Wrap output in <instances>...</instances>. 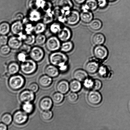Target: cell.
I'll use <instances>...</instances> for the list:
<instances>
[{"label": "cell", "mask_w": 130, "mask_h": 130, "mask_svg": "<svg viewBox=\"0 0 130 130\" xmlns=\"http://www.w3.org/2000/svg\"><path fill=\"white\" fill-rule=\"evenodd\" d=\"M49 60L51 64L59 68L67 64L68 58L65 53L57 51L51 53Z\"/></svg>", "instance_id": "cell-1"}, {"label": "cell", "mask_w": 130, "mask_h": 130, "mask_svg": "<svg viewBox=\"0 0 130 130\" xmlns=\"http://www.w3.org/2000/svg\"><path fill=\"white\" fill-rule=\"evenodd\" d=\"M25 80L21 75L15 74L12 75L9 78L8 85L12 90H17L23 87L25 85Z\"/></svg>", "instance_id": "cell-2"}, {"label": "cell", "mask_w": 130, "mask_h": 130, "mask_svg": "<svg viewBox=\"0 0 130 130\" xmlns=\"http://www.w3.org/2000/svg\"><path fill=\"white\" fill-rule=\"evenodd\" d=\"M20 66L22 72L24 74L27 75L34 73L37 68L36 62L31 58L26 59L25 61L21 63Z\"/></svg>", "instance_id": "cell-3"}, {"label": "cell", "mask_w": 130, "mask_h": 130, "mask_svg": "<svg viewBox=\"0 0 130 130\" xmlns=\"http://www.w3.org/2000/svg\"><path fill=\"white\" fill-rule=\"evenodd\" d=\"M64 17L65 22L71 26L76 25L80 20V13L76 10H71L65 11Z\"/></svg>", "instance_id": "cell-4"}, {"label": "cell", "mask_w": 130, "mask_h": 130, "mask_svg": "<svg viewBox=\"0 0 130 130\" xmlns=\"http://www.w3.org/2000/svg\"><path fill=\"white\" fill-rule=\"evenodd\" d=\"M61 41L58 37L52 36L47 39L45 43L46 47L48 51L52 52L57 51L60 50Z\"/></svg>", "instance_id": "cell-5"}, {"label": "cell", "mask_w": 130, "mask_h": 130, "mask_svg": "<svg viewBox=\"0 0 130 130\" xmlns=\"http://www.w3.org/2000/svg\"><path fill=\"white\" fill-rule=\"evenodd\" d=\"M30 58L36 62H40L45 56V52L42 48L39 46H35L32 48L29 53Z\"/></svg>", "instance_id": "cell-6"}, {"label": "cell", "mask_w": 130, "mask_h": 130, "mask_svg": "<svg viewBox=\"0 0 130 130\" xmlns=\"http://www.w3.org/2000/svg\"><path fill=\"white\" fill-rule=\"evenodd\" d=\"M94 56L97 59L104 60L107 58L109 52L106 47L103 45H96L93 50Z\"/></svg>", "instance_id": "cell-7"}, {"label": "cell", "mask_w": 130, "mask_h": 130, "mask_svg": "<svg viewBox=\"0 0 130 130\" xmlns=\"http://www.w3.org/2000/svg\"><path fill=\"white\" fill-rule=\"evenodd\" d=\"M13 121L18 125H22L25 124L28 121V117L23 111L18 110L14 113L12 116Z\"/></svg>", "instance_id": "cell-8"}, {"label": "cell", "mask_w": 130, "mask_h": 130, "mask_svg": "<svg viewBox=\"0 0 130 130\" xmlns=\"http://www.w3.org/2000/svg\"><path fill=\"white\" fill-rule=\"evenodd\" d=\"M23 44L22 39L20 37L14 36L9 38L7 45L11 49L14 50L20 49Z\"/></svg>", "instance_id": "cell-9"}, {"label": "cell", "mask_w": 130, "mask_h": 130, "mask_svg": "<svg viewBox=\"0 0 130 130\" xmlns=\"http://www.w3.org/2000/svg\"><path fill=\"white\" fill-rule=\"evenodd\" d=\"M87 99L90 104L97 105L101 103L102 97L101 94L97 90H92L89 93Z\"/></svg>", "instance_id": "cell-10"}, {"label": "cell", "mask_w": 130, "mask_h": 130, "mask_svg": "<svg viewBox=\"0 0 130 130\" xmlns=\"http://www.w3.org/2000/svg\"><path fill=\"white\" fill-rule=\"evenodd\" d=\"M24 25L22 21H15L11 25V31L13 35L20 36L24 31Z\"/></svg>", "instance_id": "cell-11"}, {"label": "cell", "mask_w": 130, "mask_h": 130, "mask_svg": "<svg viewBox=\"0 0 130 130\" xmlns=\"http://www.w3.org/2000/svg\"><path fill=\"white\" fill-rule=\"evenodd\" d=\"M19 99L23 103L34 101L35 99L34 93L29 90H24L21 92L19 95Z\"/></svg>", "instance_id": "cell-12"}, {"label": "cell", "mask_w": 130, "mask_h": 130, "mask_svg": "<svg viewBox=\"0 0 130 130\" xmlns=\"http://www.w3.org/2000/svg\"><path fill=\"white\" fill-rule=\"evenodd\" d=\"M57 37L61 42H64L70 40L72 36L70 29L67 27L62 28L60 31L57 34Z\"/></svg>", "instance_id": "cell-13"}, {"label": "cell", "mask_w": 130, "mask_h": 130, "mask_svg": "<svg viewBox=\"0 0 130 130\" xmlns=\"http://www.w3.org/2000/svg\"><path fill=\"white\" fill-rule=\"evenodd\" d=\"M53 103L52 99L49 97H45L41 99L39 107L43 111L50 110L53 106Z\"/></svg>", "instance_id": "cell-14"}, {"label": "cell", "mask_w": 130, "mask_h": 130, "mask_svg": "<svg viewBox=\"0 0 130 130\" xmlns=\"http://www.w3.org/2000/svg\"><path fill=\"white\" fill-rule=\"evenodd\" d=\"M45 72L46 75L52 78L57 77L60 73L59 69L56 66L51 64L46 67Z\"/></svg>", "instance_id": "cell-15"}, {"label": "cell", "mask_w": 130, "mask_h": 130, "mask_svg": "<svg viewBox=\"0 0 130 130\" xmlns=\"http://www.w3.org/2000/svg\"><path fill=\"white\" fill-rule=\"evenodd\" d=\"M98 7L97 0H86L83 4L82 7V11L89 10L91 11H94Z\"/></svg>", "instance_id": "cell-16"}, {"label": "cell", "mask_w": 130, "mask_h": 130, "mask_svg": "<svg viewBox=\"0 0 130 130\" xmlns=\"http://www.w3.org/2000/svg\"><path fill=\"white\" fill-rule=\"evenodd\" d=\"M56 89L59 92L64 95L66 94L70 90L69 84L66 80H61L57 84Z\"/></svg>", "instance_id": "cell-17"}, {"label": "cell", "mask_w": 130, "mask_h": 130, "mask_svg": "<svg viewBox=\"0 0 130 130\" xmlns=\"http://www.w3.org/2000/svg\"><path fill=\"white\" fill-rule=\"evenodd\" d=\"M99 63L95 61H91L89 62L85 66V69L86 72L91 74L95 73L98 70Z\"/></svg>", "instance_id": "cell-18"}, {"label": "cell", "mask_w": 130, "mask_h": 130, "mask_svg": "<svg viewBox=\"0 0 130 130\" xmlns=\"http://www.w3.org/2000/svg\"><path fill=\"white\" fill-rule=\"evenodd\" d=\"M80 20L85 23L89 24L93 19V14L89 10L82 11L80 13Z\"/></svg>", "instance_id": "cell-19"}, {"label": "cell", "mask_w": 130, "mask_h": 130, "mask_svg": "<svg viewBox=\"0 0 130 130\" xmlns=\"http://www.w3.org/2000/svg\"><path fill=\"white\" fill-rule=\"evenodd\" d=\"M41 17V14L38 10H31L29 13L28 19L31 22H37Z\"/></svg>", "instance_id": "cell-20"}, {"label": "cell", "mask_w": 130, "mask_h": 130, "mask_svg": "<svg viewBox=\"0 0 130 130\" xmlns=\"http://www.w3.org/2000/svg\"><path fill=\"white\" fill-rule=\"evenodd\" d=\"M38 82L42 87L47 88L50 86L53 83L52 78L47 75H43L39 78Z\"/></svg>", "instance_id": "cell-21"}, {"label": "cell", "mask_w": 130, "mask_h": 130, "mask_svg": "<svg viewBox=\"0 0 130 130\" xmlns=\"http://www.w3.org/2000/svg\"><path fill=\"white\" fill-rule=\"evenodd\" d=\"M58 6L65 11L72 10L73 7V4L71 0H59Z\"/></svg>", "instance_id": "cell-22"}, {"label": "cell", "mask_w": 130, "mask_h": 130, "mask_svg": "<svg viewBox=\"0 0 130 130\" xmlns=\"http://www.w3.org/2000/svg\"><path fill=\"white\" fill-rule=\"evenodd\" d=\"M73 77L75 79L80 82L84 81L88 78V74L86 71L81 69L76 70L74 72Z\"/></svg>", "instance_id": "cell-23"}, {"label": "cell", "mask_w": 130, "mask_h": 130, "mask_svg": "<svg viewBox=\"0 0 130 130\" xmlns=\"http://www.w3.org/2000/svg\"><path fill=\"white\" fill-rule=\"evenodd\" d=\"M19 37L22 39L23 42L24 44L31 46L35 43V36L32 34H23L21 36Z\"/></svg>", "instance_id": "cell-24"}, {"label": "cell", "mask_w": 130, "mask_h": 130, "mask_svg": "<svg viewBox=\"0 0 130 130\" xmlns=\"http://www.w3.org/2000/svg\"><path fill=\"white\" fill-rule=\"evenodd\" d=\"M105 37L102 33H98L94 35L92 38V41L96 45H103L105 42Z\"/></svg>", "instance_id": "cell-25"}, {"label": "cell", "mask_w": 130, "mask_h": 130, "mask_svg": "<svg viewBox=\"0 0 130 130\" xmlns=\"http://www.w3.org/2000/svg\"><path fill=\"white\" fill-rule=\"evenodd\" d=\"M20 70V65L16 62H11L7 67L8 72L9 74L11 75L16 74Z\"/></svg>", "instance_id": "cell-26"}, {"label": "cell", "mask_w": 130, "mask_h": 130, "mask_svg": "<svg viewBox=\"0 0 130 130\" xmlns=\"http://www.w3.org/2000/svg\"><path fill=\"white\" fill-rule=\"evenodd\" d=\"M74 45L73 43L70 40L63 42L60 49L61 51L65 53H69L73 49Z\"/></svg>", "instance_id": "cell-27"}, {"label": "cell", "mask_w": 130, "mask_h": 130, "mask_svg": "<svg viewBox=\"0 0 130 130\" xmlns=\"http://www.w3.org/2000/svg\"><path fill=\"white\" fill-rule=\"evenodd\" d=\"M82 85L80 82L76 80H72L69 83L70 90L72 92L77 93L80 91Z\"/></svg>", "instance_id": "cell-28"}, {"label": "cell", "mask_w": 130, "mask_h": 130, "mask_svg": "<svg viewBox=\"0 0 130 130\" xmlns=\"http://www.w3.org/2000/svg\"><path fill=\"white\" fill-rule=\"evenodd\" d=\"M45 2L44 0H31L29 3V6L31 10H38L41 8Z\"/></svg>", "instance_id": "cell-29"}, {"label": "cell", "mask_w": 130, "mask_h": 130, "mask_svg": "<svg viewBox=\"0 0 130 130\" xmlns=\"http://www.w3.org/2000/svg\"><path fill=\"white\" fill-rule=\"evenodd\" d=\"M11 31V25L6 22L0 23V35H6Z\"/></svg>", "instance_id": "cell-30"}, {"label": "cell", "mask_w": 130, "mask_h": 130, "mask_svg": "<svg viewBox=\"0 0 130 130\" xmlns=\"http://www.w3.org/2000/svg\"><path fill=\"white\" fill-rule=\"evenodd\" d=\"M61 23L58 22H52L49 27L50 32L53 34H57L60 31L62 28Z\"/></svg>", "instance_id": "cell-31"}, {"label": "cell", "mask_w": 130, "mask_h": 130, "mask_svg": "<svg viewBox=\"0 0 130 130\" xmlns=\"http://www.w3.org/2000/svg\"><path fill=\"white\" fill-rule=\"evenodd\" d=\"M34 104L31 102L23 103L22 105V110L28 115L32 114L34 111Z\"/></svg>", "instance_id": "cell-32"}, {"label": "cell", "mask_w": 130, "mask_h": 130, "mask_svg": "<svg viewBox=\"0 0 130 130\" xmlns=\"http://www.w3.org/2000/svg\"><path fill=\"white\" fill-rule=\"evenodd\" d=\"M103 23L100 20L98 19H93L89 23V26L92 30H97L102 27Z\"/></svg>", "instance_id": "cell-33"}, {"label": "cell", "mask_w": 130, "mask_h": 130, "mask_svg": "<svg viewBox=\"0 0 130 130\" xmlns=\"http://www.w3.org/2000/svg\"><path fill=\"white\" fill-rule=\"evenodd\" d=\"M46 28V25L43 22H38L34 25V32L35 34H43Z\"/></svg>", "instance_id": "cell-34"}, {"label": "cell", "mask_w": 130, "mask_h": 130, "mask_svg": "<svg viewBox=\"0 0 130 130\" xmlns=\"http://www.w3.org/2000/svg\"><path fill=\"white\" fill-rule=\"evenodd\" d=\"M64 98V94L59 92L55 93L52 97V99L53 103L55 104H60L63 101Z\"/></svg>", "instance_id": "cell-35"}, {"label": "cell", "mask_w": 130, "mask_h": 130, "mask_svg": "<svg viewBox=\"0 0 130 130\" xmlns=\"http://www.w3.org/2000/svg\"><path fill=\"white\" fill-rule=\"evenodd\" d=\"M47 39L46 37L43 34H37L35 36V43L40 46L45 44Z\"/></svg>", "instance_id": "cell-36"}, {"label": "cell", "mask_w": 130, "mask_h": 130, "mask_svg": "<svg viewBox=\"0 0 130 130\" xmlns=\"http://www.w3.org/2000/svg\"><path fill=\"white\" fill-rule=\"evenodd\" d=\"M1 120L2 123H4L6 125H9L12 123L13 121L12 117L9 113H5L1 117Z\"/></svg>", "instance_id": "cell-37"}, {"label": "cell", "mask_w": 130, "mask_h": 130, "mask_svg": "<svg viewBox=\"0 0 130 130\" xmlns=\"http://www.w3.org/2000/svg\"><path fill=\"white\" fill-rule=\"evenodd\" d=\"M45 13L43 18V22L46 25L51 23L53 22L54 17L53 13L51 12Z\"/></svg>", "instance_id": "cell-38"}, {"label": "cell", "mask_w": 130, "mask_h": 130, "mask_svg": "<svg viewBox=\"0 0 130 130\" xmlns=\"http://www.w3.org/2000/svg\"><path fill=\"white\" fill-rule=\"evenodd\" d=\"M53 116V112L50 110L43 111L41 114V117L43 120L49 121L52 119Z\"/></svg>", "instance_id": "cell-39"}, {"label": "cell", "mask_w": 130, "mask_h": 130, "mask_svg": "<svg viewBox=\"0 0 130 130\" xmlns=\"http://www.w3.org/2000/svg\"><path fill=\"white\" fill-rule=\"evenodd\" d=\"M94 83V80L87 78L84 81L83 85L86 89L92 90Z\"/></svg>", "instance_id": "cell-40"}, {"label": "cell", "mask_w": 130, "mask_h": 130, "mask_svg": "<svg viewBox=\"0 0 130 130\" xmlns=\"http://www.w3.org/2000/svg\"><path fill=\"white\" fill-rule=\"evenodd\" d=\"M29 21L24 24V31L25 30V34H32V32H34V26L30 23H29Z\"/></svg>", "instance_id": "cell-41"}, {"label": "cell", "mask_w": 130, "mask_h": 130, "mask_svg": "<svg viewBox=\"0 0 130 130\" xmlns=\"http://www.w3.org/2000/svg\"><path fill=\"white\" fill-rule=\"evenodd\" d=\"M11 49V48L8 45L2 46L0 48V53L2 55H7L9 54Z\"/></svg>", "instance_id": "cell-42"}, {"label": "cell", "mask_w": 130, "mask_h": 130, "mask_svg": "<svg viewBox=\"0 0 130 130\" xmlns=\"http://www.w3.org/2000/svg\"><path fill=\"white\" fill-rule=\"evenodd\" d=\"M98 73L100 76L102 77H105L108 74V70L107 68L104 66H101L99 67Z\"/></svg>", "instance_id": "cell-43"}, {"label": "cell", "mask_w": 130, "mask_h": 130, "mask_svg": "<svg viewBox=\"0 0 130 130\" xmlns=\"http://www.w3.org/2000/svg\"><path fill=\"white\" fill-rule=\"evenodd\" d=\"M78 96L76 92H72L69 94L67 96V100L70 102L74 103L77 101Z\"/></svg>", "instance_id": "cell-44"}, {"label": "cell", "mask_w": 130, "mask_h": 130, "mask_svg": "<svg viewBox=\"0 0 130 130\" xmlns=\"http://www.w3.org/2000/svg\"><path fill=\"white\" fill-rule=\"evenodd\" d=\"M32 49L31 46L23 43L20 48V52H23L26 54H29Z\"/></svg>", "instance_id": "cell-45"}, {"label": "cell", "mask_w": 130, "mask_h": 130, "mask_svg": "<svg viewBox=\"0 0 130 130\" xmlns=\"http://www.w3.org/2000/svg\"><path fill=\"white\" fill-rule=\"evenodd\" d=\"M52 7V5L50 2H46L45 1L41 8L45 13L50 12L51 11Z\"/></svg>", "instance_id": "cell-46"}, {"label": "cell", "mask_w": 130, "mask_h": 130, "mask_svg": "<svg viewBox=\"0 0 130 130\" xmlns=\"http://www.w3.org/2000/svg\"><path fill=\"white\" fill-rule=\"evenodd\" d=\"M26 54L23 52H20L17 55V59L18 61L22 63L26 60Z\"/></svg>", "instance_id": "cell-47"}, {"label": "cell", "mask_w": 130, "mask_h": 130, "mask_svg": "<svg viewBox=\"0 0 130 130\" xmlns=\"http://www.w3.org/2000/svg\"><path fill=\"white\" fill-rule=\"evenodd\" d=\"M102 86L101 81L98 79L94 80V83L92 90H100Z\"/></svg>", "instance_id": "cell-48"}, {"label": "cell", "mask_w": 130, "mask_h": 130, "mask_svg": "<svg viewBox=\"0 0 130 130\" xmlns=\"http://www.w3.org/2000/svg\"><path fill=\"white\" fill-rule=\"evenodd\" d=\"M39 85L36 83H32L30 84L28 87V90L34 93L37 92L39 90Z\"/></svg>", "instance_id": "cell-49"}, {"label": "cell", "mask_w": 130, "mask_h": 130, "mask_svg": "<svg viewBox=\"0 0 130 130\" xmlns=\"http://www.w3.org/2000/svg\"><path fill=\"white\" fill-rule=\"evenodd\" d=\"M9 38L6 35H1L0 36V45H6L8 42Z\"/></svg>", "instance_id": "cell-50"}, {"label": "cell", "mask_w": 130, "mask_h": 130, "mask_svg": "<svg viewBox=\"0 0 130 130\" xmlns=\"http://www.w3.org/2000/svg\"><path fill=\"white\" fill-rule=\"evenodd\" d=\"M107 0H97L98 7L103 9L106 7L108 5Z\"/></svg>", "instance_id": "cell-51"}, {"label": "cell", "mask_w": 130, "mask_h": 130, "mask_svg": "<svg viewBox=\"0 0 130 130\" xmlns=\"http://www.w3.org/2000/svg\"><path fill=\"white\" fill-rule=\"evenodd\" d=\"M15 21H22L24 18L23 15L21 13H18L15 15L14 17Z\"/></svg>", "instance_id": "cell-52"}, {"label": "cell", "mask_w": 130, "mask_h": 130, "mask_svg": "<svg viewBox=\"0 0 130 130\" xmlns=\"http://www.w3.org/2000/svg\"><path fill=\"white\" fill-rule=\"evenodd\" d=\"M67 64L65 65L64 66H62L59 68V70L60 71H61L62 72H64L67 71Z\"/></svg>", "instance_id": "cell-53"}, {"label": "cell", "mask_w": 130, "mask_h": 130, "mask_svg": "<svg viewBox=\"0 0 130 130\" xmlns=\"http://www.w3.org/2000/svg\"><path fill=\"white\" fill-rule=\"evenodd\" d=\"M7 129V125L3 123H0V130H6Z\"/></svg>", "instance_id": "cell-54"}, {"label": "cell", "mask_w": 130, "mask_h": 130, "mask_svg": "<svg viewBox=\"0 0 130 130\" xmlns=\"http://www.w3.org/2000/svg\"><path fill=\"white\" fill-rule=\"evenodd\" d=\"M86 0H74L76 3L78 4H83L86 2Z\"/></svg>", "instance_id": "cell-55"}, {"label": "cell", "mask_w": 130, "mask_h": 130, "mask_svg": "<svg viewBox=\"0 0 130 130\" xmlns=\"http://www.w3.org/2000/svg\"><path fill=\"white\" fill-rule=\"evenodd\" d=\"M107 1H110V2H114V1H116V0H107Z\"/></svg>", "instance_id": "cell-56"}, {"label": "cell", "mask_w": 130, "mask_h": 130, "mask_svg": "<svg viewBox=\"0 0 130 130\" xmlns=\"http://www.w3.org/2000/svg\"><path fill=\"white\" fill-rule=\"evenodd\" d=\"M47 1H53V0H47Z\"/></svg>", "instance_id": "cell-57"}, {"label": "cell", "mask_w": 130, "mask_h": 130, "mask_svg": "<svg viewBox=\"0 0 130 130\" xmlns=\"http://www.w3.org/2000/svg\"></svg>", "instance_id": "cell-58"}]
</instances>
